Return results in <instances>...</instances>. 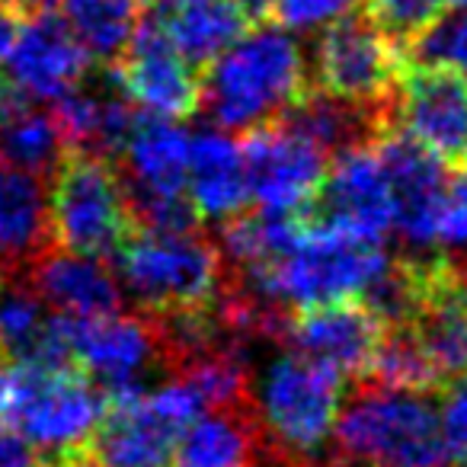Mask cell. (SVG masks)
<instances>
[{
	"label": "cell",
	"instance_id": "3",
	"mask_svg": "<svg viewBox=\"0 0 467 467\" xmlns=\"http://www.w3.org/2000/svg\"><path fill=\"white\" fill-rule=\"evenodd\" d=\"M346 381L301 352H282L254 378V410L263 429V458L279 467L327 461Z\"/></svg>",
	"mask_w": 467,
	"mask_h": 467
},
{
	"label": "cell",
	"instance_id": "27",
	"mask_svg": "<svg viewBox=\"0 0 467 467\" xmlns=\"http://www.w3.org/2000/svg\"><path fill=\"white\" fill-rule=\"evenodd\" d=\"M451 4L454 0H365V16L400 48Z\"/></svg>",
	"mask_w": 467,
	"mask_h": 467
},
{
	"label": "cell",
	"instance_id": "32",
	"mask_svg": "<svg viewBox=\"0 0 467 467\" xmlns=\"http://www.w3.org/2000/svg\"><path fill=\"white\" fill-rule=\"evenodd\" d=\"M26 14H29V10L14 7V4H0V65L7 61L10 48H14L23 23H26Z\"/></svg>",
	"mask_w": 467,
	"mask_h": 467
},
{
	"label": "cell",
	"instance_id": "8",
	"mask_svg": "<svg viewBox=\"0 0 467 467\" xmlns=\"http://www.w3.org/2000/svg\"><path fill=\"white\" fill-rule=\"evenodd\" d=\"M112 84L135 106L161 119H189L199 112L202 78L150 16H138L125 48L106 65Z\"/></svg>",
	"mask_w": 467,
	"mask_h": 467
},
{
	"label": "cell",
	"instance_id": "9",
	"mask_svg": "<svg viewBox=\"0 0 467 467\" xmlns=\"http://www.w3.org/2000/svg\"><path fill=\"white\" fill-rule=\"evenodd\" d=\"M74 362L103 394L144 390V375L163 368L154 317L141 311L74 317Z\"/></svg>",
	"mask_w": 467,
	"mask_h": 467
},
{
	"label": "cell",
	"instance_id": "23",
	"mask_svg": "<svg viewBox=\"0 0 467 467\" xmlns=\"http://www.w3.org/2000/svg\"><path fill=\"white\" fill-rule=\"evenodd\" d=\"M358 381L378 384V388L420 390V394H435L445 388L432 358L426 356V349L410 327H384Z\"/></svg>",
	"mask_w": 467,
	"mask_h": 467
},
{
	"label": "cell",
	"instance_id": "18",
	"mask_svg": "<svg viewBox=\"0 0 467 467\" xmlns=\"http://www.w3.org/2000/svg\"><path fill=\"white\" fill-rule=\"evenodd\" d=\"M148 16L199 74L254 26L241 0H148Z\"/></svg>",
	"mask_w": 467,
	"mask_h": 467
},
{
	"label": "cell",
	"instance_id": "33",
	"mask_svg": "<svg viewBox=\"0 0 467 467\" xmlns=\"http://www.w3.org/2000/svg\"><path fill=\"white\" fill-rule=\"evenodd\" d=\"M80 451H84V448H80ZM80 451H67V454H46V458L39 461V467H78Z\"/></svg>",
	"mask_w": 467,
	"mask_h": 467
},
{
	"label": "cell",
	"instance_id": "12",
	"mask_svg": "<svg viewBox=\"0 0 467 467\" xmlns=\"http://www.w3.org/2000/svg\"><path fill=\"white\" fill-rule=\"evenodd\" d=\"M394 122L445 163L467 161V78L445 67H403Z\"/></svg>",
	"mask_w": 467,
	"mask_h": 467
},
{
	"label": "cell",
	"instance_id": "15",
	"mask_svg": "<svg viewBox=\"0 0 467 467\" xmlns=\"http://www.w3.org/2000/svg\"><path fill=\"white\" fill-rule=\"evenodd\" d=\"M90 61L87 48L67 29L65 16H58L55 10H29L4 61L7 67L4 78L33 103H39V99H58L61 93L87 80Z\"/></svg>",
	"mask_w": 467,
	"mask_h": 467
},
{
	"label": "cell",
	"instance_id": "35",
	"mask_svg": "<svg viewBox=\"0 0 467 467\" xmlns=\"http://www.w3.org/2000/svg\"><path fill=\"white\" fill-rule=\"evenodd\" d=\"M279 467V464H275ZM305 467H343V464H337L333 458H327V461H317V464H305Z\"/></svg>",
	"mask_w": 467,
	"mask_h": 467
},
{
	"label": "cell",
	"instance_id": "6",
	"mask_svg": "<svg viewBox=\"0 0 467 467\" xmlns=\"http://www.w3.org/2000/svg\"><path fill=\"white\" fill-rule=\"evenodd\" d=\"M52 180V244L93 260H112L135 227L116 163L84 150H67Z\"/></svg>",
	"mask_w": 467,
	"mask_h": 467
},
{
	"label": "cell",
	"instance_id": "24",
	"mask_svg": "<svg viewBox=\"0 0 467 467\" xmlns=\"http://www.w3.org/2000/svg\"><path fill=\"white\" fill-rule=\"evenodd\" d=\"M58 7L87 55L109 65L135 29L141 0H61Z\"/></svg>",
	"mask_w": 467,
	"mask_h": 467
},
{
	"label": "cell",
	"instance_id": "22",
	"mask_svg": "<svg viewBox=\"0 0 467 467\" xmlns=\"http://www.w3.org/2000/svg\"><path fill=\"white\" fill-rule=\"evenodd\" d=\"M67 154L52 109H36L33 99L0 112V163L48 180Z\"/></svg>",
	"mask_w": 467,
	"mask_h": 467
},
{
	"label": "cell",
	"instance_id": "20",
	"mask_svg": "<svg viewBox=\"0 0 467 467\" xmlns=\"http://www.w3.org/2000/svg\"><path fill=\"white\" fill-rule=\"evenodd\" d=\"M125 189L150 195H186L189 135L170 119H144L116 161Z\"/></svg>",
	"mask_w": 467,
	"mask_h": 467
},
{
	"label": "cell",
	"instance_id": "10",
	"mask_svg": "<svg viewBox=\"0 0 467 467\" xmlns=\"http://www.w3.org/2000/svg\"><path fill=\"white\" fill-rule=\"evenodd\" d=\"M305 214L371 241H388V234L394 231V195L375 144L333 154Z\"/></svg>",
	"mask_w": 467,
	"mask_h": 467
},
{
	"label": "cell",
	"instance_id": "4",
	"mask_svg": "<svg viewBox=\"0 0 467 467\" xmlns=\"http://www.w3.org/2000/svg\"><path fill=\"white\" fill-rule=\"evenodd\" d=\"M109 263L122 295L148 317L208 307L227 282L224 254L202 231L161 234L131 227Z\"/></svg>",
	"mask_w": 467,
	"mask_h": 467
},
{
	"label": "cell",
	"instance_id": "16",
	"mask_svg": "<svg viewBox=\"0 0 467 467\" xmlns=\"http://www.w3.org/2000/svg\"><path fill=\"white\" fill-rule=\"evenodd\" d=\"M23 282L52 307L55 314L71 317H103L122 311L125 295L106 260L71 254L48 244L23 273Z\"/></svg>",
	"mask_w": 467,
	"mask_h": 467
},
{
	"label": "cell",
	"instance_id": "36",
	"mask_svg": "<svg viewBox=\"0 0 467 467\" xmlns=\"http://www.w3.org/2000/svg\"><path fill=\"white\" fill-rule=\"evenodd\" d=\"M78 467H97V464H93L90 458H87V448H84V451H80V458H78Z\"/></svg>",
	"mask_w": 467,
	"mask_h": 467
},
{
	"label": "cell",
	"instance_id": "2",
	"mask_svg": "<svg viewBox=\"0 0 467 467\" xmlns=\"http://www.w3.org/2000/svg\"><path fill=\"white\" fill-rule=\"evenodd\" d=\"M333 461L343 467H454L439 407L420 390L356 381L333 422Z\"/></svg>",
	"mask_w": 467,
	"mask_h": 467
},
{
	"label": "cell",
	"instance_id": "14",
	"mask_svg": "<svg viewBox=\"0 0 467 467\" xmlns=\"http://www.w3.org/2000/svg\"><path fill=\"white\" fill-rule=\"evenodd\" d=\"M381 333L384 324L362 301L339 298L292 311L282 346L337 371L343 381H358Z\"/></svg>",
	"mask_w": 467,
	"mask_h": 467
},
{
	"label": "cell",
	"instance_id": "25",
	"mask_svg": "<svg viewBox=\"0 0 467 467\" xmlns=\"http://www.w3.org/2000/svg\"><path fill=\"white\" fill-rule=\"evenodd\" d=\"M403 67H445L467 78V7H448L422 33L400 46Z\"/></svg>",
	"mask_w": 467,
	"mask_h": 467
},
{
	"label": "cell",
	"instance_id": "19",
	"mask_svg": "<svg viewBox=\"0 0 467 467\" xmlns=\"http://www.w3.org/2000/svg\"><path fill=\"white\" fill-rule=\"evenodd\" d=\"M52 244L46 180L0 163V275L23 279Z\"/></svg>",
	"mask_w": 467,
	"mask_h": 467
},
{
	"label": "cell",
	"instance_id": "11",
	"mask_svg": "<svg viewBox=\"0 0 467 467\" xmlns=\"http://www.w3.org/2000/svg\"><path fill=\"white\" fill-rule=\"evenodd\" d=\"M237 148L244 157L250 199L260 208H275V212H301L311 205L330 163L324 150L288 131L275 119L244 131Z\"/></svg>",
	"mask_w": 467,
	"mask_h": 467
},
{
	"label": "cell",
	"instance_id": "37",
	"mask_svg": "<svg viewBox=\"0 0 467 467\" xmlns=\"http://www.w3.org/2000/svg\"><path fill=\"white\" fill-rule=\"evenodd\" d=\"M454 4H464V7H467V0H454Z\"/></svg>",
	"mask_w": 467,
	"mask_h": 467
},
{
	"label": "cell",
	"instance_id": "38",
	"mask_svg": "<svg viewBox=\"0 0 467 467\" xmlns=\"http://www.w3.org/2000/svg\"><path fill=\"white\" fill-rule=\"evenodd\" d=\"M141 4H148V0H141Z\"/></svg>",
	"mask_w": 467,
	"mask_h": 467
},
{
	"label": "cell",
	"instance_id": "26",
	"mask_svg": "<svg viewBox=\"0 0 467 467\" xmlns=\"http://www.w3.org/2000/svg\"><path fill=\"white\" fill-rule=\"evenodd\" d=\"M46 320V301L26 282L0 275V356H26Z\"/></svg>",
	"mask_w": 467,
	"mask_h": 467
},
{
	"label": "cell",
	"instance_id": "13",
	"mask_svg": "<svg viewBox=\"0 0 467 467\" xmlns=\"http://www.w3.org/2000/svg\"><path fill=\"white\" fill-rule=\"evenodd\" d=\"M375 150L394 195V227L407 247L435 250V224L451 176L448 163L403 129L384 131L375 141Z\"/></svg>",
	"mask_w": 467,
	"mask_h": 467
},
{
	"label": "cell",
	"instance_id": "5",
	"mask_svg": "<svg viewBox=\"0 0 467 467\" xmlns=\"http://www.w3.org/2000/svg\"><path fill=\"white\" fill-rule=\"evenodd\" d=\"M384 260L388 254L381 241L307 218L301 237L279 260L254 275H231L266 298L298 311L339 298H358V292L384 266Z\"/></svg>",
	"mask_w": 467,
	"mask_h": 467
},
{
	"label": "cell",
	"instance_id": "28",
	"mask_svg": "<svg viewBox=\"0 0 467 467\" xmlns=\"http://www.w3.org/2000/svg\"><path fill=\"white\" fill-rule=\"evenodd\" d=\"M435 247L448 250V256L467 254V173L464 170L448 176L439 224H435Z\"/></svg>",
	"mask_w": 467,
	"mask_h": 467
},
{
	"label": "cell",
	"instance_id": "30",
	"mask_svg": "<svg viewBox=\"0 0 467 467\" xmlns=\"http://www.w3.org/2000/svg\"><path fill=\"white\" fill-rule=\"evenodd\" d=\"M358 0H273L269 20L279 23L288 33H305L333 23L337 16L349 14Z\"/></svg>",
	"mask_w": 467,
	"mask_h": 467
},
{
	"label": "cell",
	"instance_id": "29",
	"mask_svg": "<svg viewBox=\"0 0 467 467\" xmlns=\"http://www.w3.org/2000/svg\"><path fill=\"white\" fill-rule=\"evenodd\" d=\"M441 394V435L454 467H467V371L445 384Z\"/></svg>",
	"mask_w": 467,
	"mask_h": 467
},
{
	"label": "cell",
	"instance_id": "21",
	"mask_svg": "<svg viewBox=\"0 0 467 467\" xmlns=\"http://www.w3.org/2000/svg\"><path fill=\"white\" fill-rule=\"evenodd\" d=\"M186 195L202 221H224L250 205L241 148L224 131H202L189 138Z\"/></svg>",
	"mask_w": 467,
	"mask_h": 467
},
{
	"label": "cell",
	"instance_id": "17",
	"mask_svg": "<svg viewBox=\"0 0 467 467\" xmlns=\"http://www.w3.org/2000/svg\"><path fill=\"white\" fill-rule=\"evenodd\" d=\"M263 429L254 397L212 407L176 439L167 467H256L263 461Z\"/></svg>",
	"mask_w": 467,
	"mask_h": 467
},
{
	"label": "cell",
	"instance_id": "34",
	"mask_svg": "<svg viewBox=\"0 0 467 467\" xmlns=\"http://www.w3.org/2000/svg\"><path fill=\"white\" fill-rule=\"evenodd\" d=\"M61 0H29V10H55Z\"/></svg>",
	"mask_w": 467,
	"mask_h": 467
},
{
	"label": "cell",
	"instance_id": "7",
	"mask_svg": "<svg viewBox=\"0 0 467 467\" xmlns=\"http://www.w3.org/2000/svg\"><path fill=\"white\" fill-rule=\"evenodd\" d=\"M403 71L400 48L356 10L327 23L314 48V78L333 97L378 106L394 97Z\"/></svg>",
	"mask_w": 467,
	"mask_h": 467
},
{
	"label": "cell",
	"instance_id": "1",
	"mask_svg": "<svg viewBox=\"0 0 467 467\" xmlns=\"http://www.w3.org/2000/svg\"><path fill=\"white\" fill-rule=\"evenodd\" d=\"M202 74L199 109H205L221 131L241 135L279 119L282 109L307 87L301 46L273 20L254 23Z\"/></svg>",
	"mask_w": 467,
	"mask_h": 467
},
{
	"label": "cell",
	"instance_id": "31",
	"mask_svg": "<svg viewBox=\"0 0 467 467\" xmlns=\"http://www.w3.org/2000/svg\"><path fill=\"white\" fill-rule=\"evenodd\" d=\"M39 461L42 454L20 432L0 422V467H39Z\"/></svg>",
	"mask_w": 467,
	"mask_h": 467
}]
</instances>
